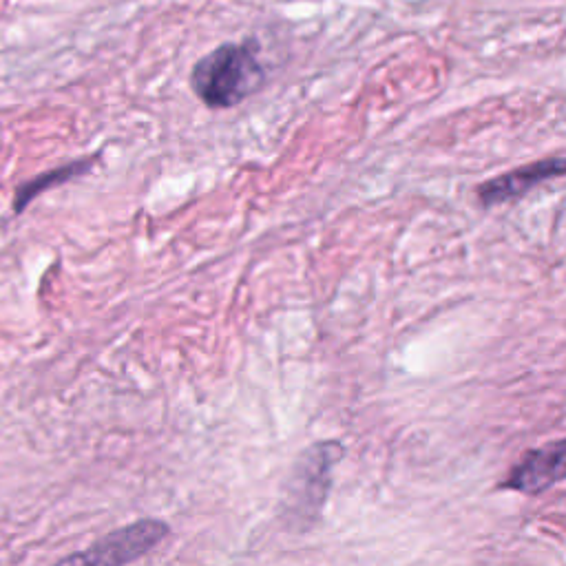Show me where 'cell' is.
Masks as SVG:
<instances>
[{
  "mask_svg": "<svg viewBox=\"0 0 566 566\" xmlns=\"http://www.w3.org/2000/svg\"><path fill=\"white\" fill-rule=\"evenodd\" d=\"M343 445L339 440L314 443L303 452L292 467L281 496L283 522L292 529L306 531L317 524L326 507L332 487V469L339 465Z\"/></svg>",
  "mask_w": 566,
  "mask_h": 566,
  "instance_id": "cell-2",
  "label": "cell"
},
{
  "mask_svg": "<svg viewBox=\"0 0 566 566\" xmlns=\"http://www.w3.org/2000/svg\"><path fill=\"white\" fill-rule=\"evenodd\" d=\"M171 536V527L164 520L144 518L120 527L100 538L85 553L71 555L67 564H129L149 555Z\"/></svg>",
  "mask_w": 566,
  "mask_h": 566,
  "instance_id": "cell-3",
  "label": "cell"
},
{
  "mask_svg": "<svg viewBox=\"0 0 566 566\" xmlns=\"http://www.w3.org/2000/svg\"><path fill=\"white\" fill-rule=\"evenodd\" d=\"M564 463L566 443L562 438L542 447L529 449V452H524L518 463L509 469L500 489L518 491V494L524 496H540L544 491L560 485L564 478Z\"/></svg>",
  "mask_w": 566,
  "mask_h": 566,
  "instance_id": "cell-4",
  "label": "cell"
},
{
  "mask_svg": "<svg viewBox=\"0 0 566 566\" xmlns=\"http://www.w3.org/2000/svg\"><path fill=\"white\" fill-rule=\"evenodd\" d=\"M266 82L257 40L226 43L195 62L191 89L208 109H233Z\"/></svg>",
  "mask_w": 566,
  "mask_h": 566,
  "instance_id": "cell-1",
  "label": "cell"
},
{
  "mask_svg": "<svg viewBox=\"0 0 566 566\" xmlns=\"http://www.w3.org/2000/svg\"><path fill=\"white\" fill-rule=\"evenodd\" d=\"M564 171L566 164L562 155L544 157L540 162L524 164L520 169H513L509 173H502L498 177H491V180L478 184L476 199L485 208L518 202V199L531 193L533 188H538L540 184L555 180V177H562Z\"/></svg>",
  "mask_w": 566,
  "mask_h": 566,
  "instance_id": "cell-5",
  "label": "cell"
},
{
  "mask_svg": "<svg viewBox=\"0 0 566 566\" xmlns=\"http://www.w3.org/2000/svg\"><path fill=\"white\" fill-rule=\"evenodd\" d=\"M93 157H89V160H80V162H71V164H65V166H60V169H54V171H49L45 175H38L36 180H31L29 184H23L18 188V195H16V213L23 211V208L31 202V199L38 197L43 191H47V188H54L58 184H65L69 180H73V177H78L82 173H87L91 166H93Z\"/></svg>",
  "mask_w": 566,
  "mask_h": 566,
  "instance_id": "cell-6",
  "label": "cell"
}]
</instances>
